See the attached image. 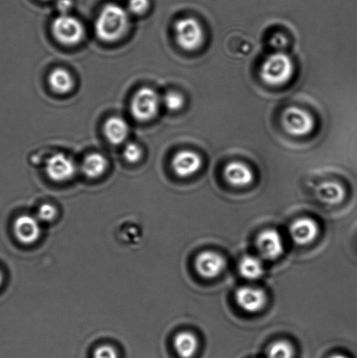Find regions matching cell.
Masks as SVG:
<instances>
[{
    "label": "cell",
    "mask_w": 357,
    "mask_h": 358,
    "mask_svg": "<svg viewBox=\"0 0 357 358\" xmlns=\"http://www.w3.org/2000/svg\"><path fill=\"white\" fill-rule=\"evenodd\" d=\"M129 26V16L127 10L115 3H108L98 15L94 30L100 40L115 42L124 36Z\"/></svg>",
    "instance_id": "1"
},
{
    "label": "cell",
    "mask_w": 357,
    "mask_h": 358,
    "mask_svg": "<svg viewBox=\"0 0 357 358\" xmlns=\"http://www.w3.org/2000/svg\"><path fill=\"white\" fill-rule=\"evenodd\" d=\"M293 75V63L284 52L269 55L261 65V79L269 85H283L291 80Z\"/></svg>",
    "instance_id": "2"
},
{
    "label": "cell",
    "mask_w": 357,
    "mask_h": 358,
    "mask_svg": "<svg viewBox=\"0 0 357 358\" xmlns=\"http://www.w3.org/2000/svg\"><path fill=\"white\" fill-rule=\"evenodd\" d=\"M161 98L155 90L145 87L134 94L131 101V115L136 120L145 122L152 120L159 112Z\"/></svg>",
    "instance_id": "3"
},
{
    "label": "cell",
    "mask_w": 357,
    "mask_h": 358,
    "mask_svg": "<svg viewBox=\"0 0 357 358\" xmlns=\"http://www.w3.org/2000/svg\"><path fill=\"white\" fill-rule=\"evenodd\" d=\"M52 31L59 43L73 45L82 41L85 28L76 17L69 14H61L52 22Z\"/></svg>",
    "instance_id": "4"
},
{
    "label": "cell",
    "mask_w": 357,
    "mask_h": 358,
    "mask_svg": "<svg viewBox=\"0 0 357 358\" xmlns=\"http://www.w3.org/2000/svg\"><path fill=\"white\" fill-rule=\"evenodd\" d=\"M174 31L177 44L184 50H196L201 47L204 41V31L201 24L194 17H184L177 20Z\"/></svg>",
    "instance_id": "5"
},
{
    "label": "cell",
    "mask_w": 357,
    "mask_h": 358,
    "mask_svg": "<svg viewBox=\"0 0 357 358\" xmlns=\"http://www.w3.org/2000/svg\"><path fill=\"white\" fill-rule=\"evenodd\" d=\"M282 124L289 134L296 136L309 135L314 128L312 115L297 107L286 108L282 114Z\"/></svg>",
    "instance_id": "6"
},
{
    "label": "cell",
    "mask_w": 357,
    "mask_h": 358,
    "mask_svg": "<svg viewBox=\"0 0 357 358\" xmlns=\"http://www.w3.org/2000/svg\"><path fill=\"white\" fill-rule=\"evenodd\" d=\"M75 162L65 154H54L45 162V173L52 181H68L75 176Z\"/></svg>",
    "instance_id": "7"
},
{
    "label": "cell",
    "mask_w": 357,
    "mask_h": 358,
    "mask_svg": "<svg viewBox=\"0 0 357 358\" xmlns=\"http://www.w3.org/2000/svg\"><path fill=\"white\" fill-rule=\"evenodd\" d=\"M257 248L262 257L268 261L278 259L284 251L281 235L277 231L272 229L265 230L258 235Z\"/></svg>",
    "instance_id": "8"
},
{
    "label": "cell",
    "mask_w": 357,
    "mask_h": 358,
    "mask_svg": "<svg viewBox=\"0 0 357 358\" xmlns=\"http://www.w3.org/2000/svg\"><path fill=\"white\" fill-rule=\"evenodd\" d=\"M195 266L199 275L212 279L219 276L226 268V261L215 252L205 251L198 255Z\"/></svg>",
    "instance_id": "9"
},
{
    "label": "cell",
    "mask_w": 357,
    "mask_h": 358,
    "mask_svg": "<svg viewBox=\"0 0 357 358\" xmlns=\"http://www.w3.org/2000/svg\"><path fill=\"white\" fill-rule=\"evenodd\" d=\"M235 298L238 305L249 313H256L267 303V294L263 290L256 287H240L237 290Z\"/></svg>",
    "instance_id": "10"
},
{
    "label": "cell",
    "mask_w": 357,
    "mask_h": 358,
    "mask_svg": "<svg viewBox=\"0 0 357 358\" xmlns=\"http://www.w3.org/2000/svg\"><path fill=\"white\" fill-rule=\"evenodd\" d=\"M14 234L21 243H34L41 236L40 220L30 215H22L15 220L13 226Z\"/></svg>",
    "instance_id": "11"
},
{
    "label": "cell",
    "mask_w": 357,
    "mask_h": 358,
    "mask_svg": "<svg viewBox=\"0 0 357 358\" xmlns=\"http://www.w3.org/2000/svg\"><path fill=\"white\" fill-rule=\"evenodd\" d=\"M202 159L191 150H182L173 157V168L178 177L187 178L197 173L202 166Z\"/></svg>",
    "instance_id": "12"
},
{
    "label": "cell",
    "mask_w": 357,
    "mask_h": 358,
    "mask_svg": "<svg viewBox=\"0 0 357 358\" xmlns=\"http://www.w3.org/2000/svg\"><path fill=\"white\" fill-rule=\"evenodd\" d=\"M289 233L296 244L307 245L316 240L319 233V227L316 221L309 217H302L291 224Z\"/></svg>",
    "instance_id": "13"
},
{
    "label": "cell",
    "mask_w": 357,
    "mask_h": 358,
    "mask_svg": "<svg viewBox=\"0 0 357 358\" xmlns=\"http://www.w3.org/2000/svg\"><path fill=\"white\" fill-rule=\"evenodd\" d=\"M224 175L229 184L238 187L250 185L254 179V174L250 168L247 164L237 161L226 164Z\"/></svg>",
    "instance_id": "14"
},
{
    "label": "cell",
    "mask_w": 357,
    "mask_h": 358,
    "mask_svg": "<svg viewBox=\"0 0 357 358\" xmlns=\"http://www.w3.org/2000/svg\"><path fill=\"white\" fill-rule=\"evenodd\" d=\"M129 132V124L124 118L113 117L105 122L104 135L112 145H121L127 139Z\"/></svg>",
    "instance_id": "15"
},
{
    "label": "cell",
    "mask_w": 357,
    "mask_h": 358,
    "mask_svg": "<svg viewBox=\"0 0 357 358\" xmlns=\"http://www.w3.org/2000/svg\"><path fill=\"white\" fill-rule=\"evenodd\" d=\"M317 198L328 205H337L344 199L345 191L340 184L334 181L321 182L316 189Z\"/></svg>",
    "instance_id": "16"
},
{
    "label": "cell",
    "mask_w": 357,
    "mask_h": 358,
    "mask_svg": "<svg viewBox=\"0 0 357 358\" xmlns=\"http://www.w3.org/2000/svg\"><path fill=\"white\" fill-rule=\"evenodd\" d=\"M198 339L191 332L183 331L175 336L174 348L181 358H191L197 352Z\"/></svg>",
    "instance_id": "17"
},
{
    "label": "cell",
    "mask_w": 357,
    "mask_h": 358,
    "mask_svg": "<svg viewBox=\"0 0 357 358\" xmlns=\"http://www.w3.org/2000/svg\"><path fill=\"white\" fill-rule=\"evenodd\" d=\"M49 85L56 93H68L73 87V79L68 71L64 69H55L52 70L48 77Z\"/></svg>",
    "instance_id": "18"
},
{
    "label": "cell",
    "mask_w": 357,
    "mask_h": 358,
    "mask_svg": "<svg viewBox=\"0 0 357 358\" xmlns=\"http://www.w3.org/2000/svg\"><path fill=\"white\" fill-rule=\"evenodd\" d=\"M108 161L101 153H91L84 159L82 166L83 173L89 178L101 176L106 171Z\"/></svg>",
    "instance_id": "19"
},
{
    "label": "cell",
    "mask_w": 357,
    "mask_h": 358,
    "mask_svg": "<svg viewBox=\"0 0 357 358\" xmlns=\"http://www.w3.org/2000/svg\"><path fill=\"white\" fill-rule=\"evenodd\" d=\"M239 268L241 275L248 280L260 279L264 275L263 264L260 259L254 256H246L241 259Z\"/></svg>",
    "instance_id": "20"
},
{
    "label": "cell",
    "mask_w": 357,
    "mask_h": 358,
    "mask_svg": "<svg viewBox=\"0 0 357 358\" xmlns=\"http://www.w3.org/2000/svg\"><path fill=\"white\" fill-rule=\"evenodd\" d=\"M295 352L289 343L276 342L268 350V358H293Z\"/></svg>",
    "instance_id": "21"
},
{
    "label": "cell",
    "mask_w": 357,
    "mask_h": 358,
    "mask_svg": "<svg viewBox=\"0 0 357 358\" xmlns=\"http://www.w3.org/2000/svg\"><path fill=\"white\" fill-rule=\"evenodd\" d=\"M162 101L164 106L170 111L180 110L184 103L183 96L178 92H175V91H170V92L164 94Z\"/></svg>",
    "instance_id": "22"
},
{
    "label": "cell",
    "mask_w": 357,
    "mask_h": 358,
    "mask_svg": "<svg viewBox=\"0 0 357 358\" xmlns=\"http://www.w3.org/2000/svg\"><path fill=\"white\" fill-rule=\"evenodd\" d=\"M57 214V210L54 206L50 203H44L38 210L37 219L41 222H51L54 220Z\"/></svg>",
    "instance_id": "23"
},
{
    "label": "cell",
    "mask_w": 357,
    "mask_h": 358,
    "mask_svg": "<svg viewBox=\"0 0 357 358\" xmlns=\"http://www.w3.org/2000/svg\"><path fill=\"white\" fill-rule=\"evenodd\" d=\"M124 157L129 163L138 162L142 157V149L135 143H129L124 150Z\"/></svg>",
    "instance_id": "24"
},
{
    "label": "cell",
    "mask_w": 357,
    "mask_h": 358,
    "mask_svg": "<svg viewBox=\"0 0 357 358\" xmlns=\"http://www.w3.org/2000/svg\"><path fill=\"white\" fill-rule=\"evenodd\" d=\"M149 0H129V12L135 15H142L149 9Z\"/></svg>",
    "instance_id": "25"
},
{
    "label": "cell",
    "mask_w": 357,
    "mask_h": 358,
    "mask_svg": "<svg viewBox=\"0 0 357 358\" xmlns=\"http://www.w3.org/2000/svg\"><path fill=\"white\" fill-rule=\"evenodd\" d=\"M93 358H118V356L113 347L101 345L94 350Z\"/></svg>",
    "instance_id": "26"
},
{
    "label": "cell",
    "mask_w": 357,
    "mask_h": 358,
    "mask_svg": "<svg viewBox=\"0 0 357 358\" xmlns=\"http://www.w3.org/2000/svg\"><path fill=\"white\" fill-rule=\"evenodd\" d=\"M270 44L272 48L277 49V50H282L288 45V38L282 34H275L270 38Z\"/></svg>",
    "instance_id": "27"
},
{
    "label": "cell",
    "mask_w": 357,
    "mask_h": 358,
    "mask_svg": "<svg viewBox=\"0 0 357 358\" xmlns=\"http://www.w3.org/2000/svg\"><path fill=\"white\" fill-rule=\"evenodd\" d=\"M72 0H59L57 9L61 14H68V10L72 8Z\"/></svg>",
    "instance_id": "28"
},
{
    "label": "cell",
    "mask_w": 357,
    "mask_h": 358,
    "mask_svg": "<svg viewBox=\"0 0 357 358\" xmlns=\"http://www.w3.org/2000/svg\"><path fill=\"white\" fill-rule=\"evenodd\" d=\"M330 358H348L344 355H341V354H337V355L332 356Z\"/></svg>",
    "instance_id": "29"
},
{
    "label": "cell",
    "mask_w": 357,
    "mask_h": 358,
    "mask_svg": "<svg viewBox=\"0 0 357 358\" xmlns=\"http://www.w3.org/2000/svg\"><path fill=\"white\" fill-rule=\"evenodd\" d=\"M2 280H3V275H2L1 271H0V285H1Z\"/></svg>",
    "instance_id": "30"
},
{
    "label": "cell",
    "mask_w": 357,
    "mask_h": 358,
    "mask_svg": "<svg viewBox=\"0 0 357 358\" xmlns=\"http://www.w3.org/2000/svg\"><path fill=\"white\" fill-rule=\"evenodd\" d=\"M45 1H48V0H45Z\"/></svg>",
    "instance_id": "31"
}]
</instances>
